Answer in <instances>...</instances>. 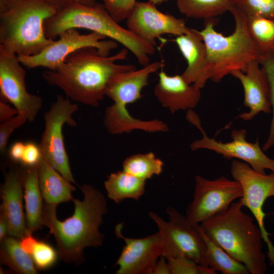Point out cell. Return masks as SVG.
<instances>
[{"label":"cell","mask_w":274,"mask_h":274,"mask_svg":"<svg viewBox=\"0 0 274 274\" xmlns=\"http://www.w3.org/2000/svg\"><path fill=\"white\" fill-rule=\"evenodd\" d=\"M128 51L125 48L106 56L94 47L80 49L55 69L45 71L43 76L50 85L63 90L67 98L96 107L104 98L107 85L115 75L136 69L132 64L116 63L126 58Z\"/></svg>","instance_id":"6da1fadb"},{"label":"cell","mask_w":274,"mask_h":274,"mask_svg":"<svg viewBox=\"0 0 274 274\" xmlns=\"http://www.w3.org/2000/svg\"><path fill=\"white\" fill-rule=\"evenodd\" d=\"M80 188L84 198H74V214L65 220L57 219V205L45 202L43 209V224L55 238L58 257L64 262L76 264L84 260L85 248L102 244L104 235L99 228L108 211L106 198L99 190L88 184Z\"/></svg>","instance_id":"7a4b0ae2"},{"label":"cell","mask_w":274,"mask_h":274,"mask_svg":"<svg viewBox=\"0 0 274 274\" xmlns=\"http://www.w3.org/2000/svg\"><path fill=\"white\" fill-rule=\"evenodd\" d=\"M244 207L239 199L199 225L215 243L244 264L250 273L264 274L267 266L262 233L254 218L244 212Z\"/></svg>","instance_id":"3957f363"},{"label":"cell","mask_w":274,"mask_h":274,"mask_svg":"<svg viewBox=\"0 0 274 274\" xmlns=\"http://www.w3.org/2000/svg\"><path fill=\"white\" fill-rule=\"evenodd\" d=\"M233 17V32L225 36L215 28V19L204 20L199 31L207 49L205 77L214 82L235 71H246L252 61L260 62L262 56L248 30L245 13L235 5L230 12Z\"/></svg>","instance_id":"277c9868"},{"label":"cell","mask_w":274,"mask_h":274,"mask_svg":"<svg viewBox=\"0 0 274 274\" xmlns=\"http://www.w3.org/2000/svg\"><path fill=\"white\" fill-rule=\"evenodd\" d=\"M57 10L40 0H0V48L8 52L31 56L52 43L44 22Z\"/></svg>","instance_id":"5b68a950"},{"label":"cell","mask_w":274,"mask_h":274,"mask_svg":"<svg viewBox=\"0 0 274 274\" xmlns=\"http://www.w3.org/2000/svg\"><path fill=\"white\" fill-rule=\"evenodd\" d=\"M85 28L100 33L121 44L136 57L143 66L150 63V56L156 51L151 44L124 28L112 17L104 5H70L57 10L44 22L46 37L54 40L69 28Z\"/></svg>","instance_id":"8992f818"},{"label":"cell","mask_w":274,"mask_h":274,"mask_svg":"<svg viewBox=\"0 0 274 274\" xmlns=\"http://www.w3.org/2000/svg\"><path fill=\"white\" fill-rule=\"evenodd\" d=\"M78 110L68 98L57 95L48 111L44 114L45 129L39 146L42 156L64 178L76 183L64 147L62 128L64 124L72 127L77 123L73 115Z\"/></svg>","instance_id":"52a82bcc"},{"label":"cell","mask_w":274,"mask_h":274,"mask_svg":"<svg viewBox=\"0 0 274 274\" xmlns=\"http://www.w3.org/2000/svg\"><path fill=\"white\" fill-rule=\"evenodd\" d=\"M169 218L165 221L157 214L149 216L156 223L166 245V259L184 256L201 265L206 264V243L199 225L190 223L185 216L173 207L166 210Z\"/></svg>","instance_id":"ba28073f"},{"label":"cell","mask_w":274,"mask_h":274,"mask_svg":"<svg viewBox=\"0 0 274 274\" xmlns=\"http://www.w3.org/2000/svg\"><path fill=\"white\" fill-rule=\"evenodd\" d=\"M187 120L195 125L201 132V139L190 144L193 151L206 149L221 155L226 159H237L248 164L254 170L266 174V169L274 172V159L268 157L261 149L258 139L255 143L246 140L247 132L244 129H234L231 132L232 141L223 143L209 137L201 125L198 116L192 110L187 111Z\"/></svg>","instance_id":"9c48e42d"},{"label":"cell","mask_w":274,"mask_h":274,"mask_svg":"<svg viewBox=\"0 0 274 274\" xmlns=\"http://www.w3.org/2000/svg\"><path fill=\"white\" fill-rule=\"evenodd\" d=\"M58 37V40L54 41L39 53L31 56L17 55L18 60L28 68L41 66L53 70L62 63L67 56L79 49L94 47L100 55L106 56L118 46L117 42L114 40H103L107 37L100 33L92 31L81 34L75 28L64 30Z\"/></svg>","instance_id":"30bf717a"},{"label":"cell","mask_w":274,"mask_h":274,"mask_svg":"<svg viewBox=\"0 0 274 274\" xmlns=\"http://www.w3.org/2000/svg\"><path fill=\"white\" fill-rule=\"evenodd\" d=\"M243 196L241 184L235 180L220 176L209 180L197 175L193 199L186 211L188 221L195 225L226 210L236 199Z\"/></svg>","instance_id":"8fae6325"},{"label":"cell","mask_w":274,"mask_h":274,"mask_svg":"<svg viewBox=\"0 0 274 274\" xmlns=\"http://www.w3.org/2000/svg\"><path fill=\"white\" fill-rule=\"evenodd\" d=\"M230 173L233 179L242 186L243 196L240 199L244 207L250 210L255 219L267 247L270 265H274V246L265 228L264 221L266 214L263 209L266 200L274 196V172L269 175L261 174L247 163L235 159L231 162Z\"/></svg>","instance_id":"7c38bea8"},{"label":"cell","mask_w":274,"mask_h":274,"mask_svg":"<svg viewBox=\"0 0 274 274\" xmlns=\"http://www.w3.org/2000/svg\"><path fill=\"white\" fill-rule=\"evenodd\" d=\"M15 54L0 48L1 101L11 102L18 114L32 122L42 107L43 100L40 96L27 92L26 71Z\"/></svg>","instance_id":"4fadbf2b"},{"label":"cell","mask_w":274,"mask_h":274,"mask_svg":"<svg viewBox=\"0 0 274 274\" xmlns=\"http://www.w3.org/2000/svg\"><path fill=\"white\" fill-rule=\"evenodd\" d=\"M122 224L115 227L116 235L122 238L125 245L115 265L116 274H153L159 258L166 254L164 239L158 232L143 238H134L123 236Z\"/></svg>","instance_id":"5bb4252c"},{"label":"cell","mask_w":274,"mask_h":274,"mask_svg":"<svg viewBox=\"0 0 274 274\" xmlns=\"http://www.w3.org/2000/svg\"><path fill=\"white\" fill-rule=\"evenodd\" d=\"M126 26L133 34L154 45L156 39L163 35L177 37L188 33L191 29L183 19L159 11L150 1L136 2L126 19Z\"/></svg>","instance_id":"9a60e30c"},{"label":"cell","mask_w":274,"mask_h":274,"mask_svg":"<svg viewBox=\"0 0 274 274\" xmlns=\"http://www.w3.org/2000/svg\"><path fill=\"white\" fill-rule=\"evenodd\" d=\"M230 75L241 83L244 92V105L249 109L238 117L245 121H249L257 114L271 112L269 99V87L264 68L258 60L250 62L245 72L235 71Z\"/></svg>","instance_id":"2e32d148"},{"label":"cell","mask_w":274,"mask_h":274,"mask_svg":"<svg viewBox=\"0 0 274 274\" xmlns=\"http://www.w3.org/2000/svg\"><path fill=\"white\" fill-rule=\"evenodd\" d=\"M22 186L20 167L13 166L5 175L1 188L0 213L8 222V235L19 239L29 233L23 209Z\"/></svg>","instance_id":"e0dca14e"},{"label":"cell","mask_w":274,"mask_h":274,"mask_svg":"<svg viewBox=\"0 0 274 274\" xmlns=\"http://www.w3.org/2000/svg\"><path fill=\"white\" fill-rule=\"evenodd\" d=\"M164 66L162 62L156 61L134 70L119 73L110 80L105 90V95L114 101V104L126 107L142 97V89L149 84L150 75Z\"/></svg>","instance_id":"ac0fdd59"},{"label":"cell","mask_w":274,"mask_h":274,"mask_svg":"<svg viewBox=\"0 0 274 274\" xmlns=\"http://www.w3.org/2000/svg\"><path fill=\"white\" fill-rule=\"evenodd\" d=\"M200 89L187 83L181 75L169 76L161 70L154 92L160 104L174 114L196 107L200 99Z\"/></svg>","instance_id":"d6986e66"},{"label":"cell","mask_w":274,"mask_h":274,"mask_svg":"<svg viewBox=\"0 0 274 274\" xmlns=\"http://www.w3.org/2000/svg\"><path fill=\"white\" fill-rule=\"evenodd\" d=\"M175 41L187 63L181 75L187 83L202 88L207 82V49L199 31L191 28L188 33L176 37Z\"/></svg>","instance_id":"ffe728a7"},{"label":"cell","mask_w":274,"mask_h":274,"mask_svg":"<svg viewBox=\"0 0 274 274\" xmlns=\"http://www.w3.org/2000/svg\"><path fill=\"white\" fill-rule=\"evenodd\" d=\"M38 182L45 202L58 205L73 200L76 188L42 156L37 164Z\"/></svg>","instance_id":"44dd1931"},{"label":"cell","mask_w":274,"mask_h":274,"mask_svg":"<svg viewBox=\"0 0 274 274\" xmlns=\"http://www.w3.org/2000/svg\"><path fill=\"white\" fill-rule=\"evenodd\" d=\"M104 124L107 131L111 134L128 133L136 129L149 132L169 130L167 125L162 121H143L135 119L129 114L126 107H122L115 104L106 108Z\"/></svg>","instance_id":"7402d4cb"},{"label":"cell","mask_w":274,"mask_h":274,"mask_svg":"<svg viewBox=\"0 0 274 274\" xmlns=\"http://www.w3.org/2000/svg\"><path fill=\"white\" fill-rule=\"evenodd\" d=\"M20 167L24 198L25 203L26 222L28 231L32 233L43 226V197L40 189L37 165Z\"/></svg>","instance_id":"603a6c76"},{"label":"cell","mask_w":274,"mask_h":274,"mask_svg":"<svg viewBox=\"0 0 274 274\" xmlns=\"http://www.w3.org/2000/svg\"><path fill=\"white\" fill-rule=\"evenodd\" d=\"M108 197L116 203L139 199L145 192L146 181L122 170L111 173L104 183Z\"/></svg>","instance_id":"cb8c5ba5"},{"label":"cell","mask_w":274,"mask_h":274,"mask_svg":"<svg viewBox=\"0 0 274 274\" xmlns=\"http://www.w3.org/2000/svg\"><path fill=\"white\" fill-rule=\"evenodd\" d=\"M1 262L17 273L36 274L37 268L31 256L21 248L20 239L7 236L1 241Z\"/></svg>","instance_id":"d4e9b609"},{"label":"cell","mask_w":274,"mask_h":274,"mask_svg":"<svg viewBox=\"0 0 274 274\" xmlns=\"http://www.w3.org/2000/svg\"><path fill=\"white\" fill-rule=\"evenodd\" d=\"M176 4L186 17L204 20L230 12L235 5L234 0H176Z\"/></svg>","instance_id":"484cf974"},{"label":"cell","mask_w":274,"mask_h":274,"mask_svg":"<svg viewBox=\"0 0 274 274\" xmlns=\"http://www.w3.org/2000/svg\"><path fill=\"white\" fill-rule=\"evenodd\" d=\"M201 229L207 246L206 259L208 267L223 274L250 273L244 264L231 256Z\"/></svg>","instance_id":"4316f807"},{"label":"cell","mask_w":274,"mask_h":274,"mask_svg":"<svg viewBox=\"0 0 274 274\" xmlns=\"http://www.w3.org/2000/svg\"><path fill=\"white\" fill-rule=\"evenodd\" d=\"M246 18L250 34L262 58L274 57V19L247 16Z\"/></svg>","instance_id":"83f0119b"},{"label":"cell","mask_w":274,"mask_h":274,"mask_svg":"<svg viewBox=\"0 0 274 274\" xmlns=\"http://www.w3.org/2000/svg\"><path fill=\"white\" fill-rule=\"evenodd\" d=\"M163 166V161L153 152L134 154L126 158L122 163L124 171L144 181L160 175Z\"/></svg>","instance_id":"f1b7e54d"},{"label":"cell","mask_w":274,"mask_h":274,"mask_svg":"<svg viewBox=\"0 0 274 274\" xmlns=\"http://www.w3.org/2000/svg\"><path fill=\"white\" fill-rule=\"evenodd\" d=\"M234 4L247 16L274 19V0H234Z\"/></svg>","instance_id":"f546056e"},{"label":"cell","mask_w":274,"mask_h":274,"mask_svg":"<svg viewBox=\"0 0 274 274\" xmlns=\"http://www.w3.org/2000/svg\"><path fill=\"white\" fill-rule=\"evenodd\" d=\"M170 274H216L210 267L199 264L194 260L184 256L166 259Z\"/></svg>","instance_id":"4dcf8cb0"},{"label":"cell","mask_w":274,"mask_h":274,"mask_svg":"<svg viewBox=\"0 0 274 274\" xmlns=\"http://www.w3.org/2000/svg\"><path fill=\"white\" fill-rule=\"evenodd\" d=\"M260 63L264 68L268 78L269 99L272 113L269 134L262 147L263 150L266 151L274 147V57H264Z\"/></svg>","instance_id":"1f68e13d"},{"label":"cell","mask_w":274,"mask_h":274,"mask_svg":"<svg viewBox=\"0 0 274 274\" xmlns=\"http://www.w3.org/2000/svg\"><path fill=\"white\" fill-rule=\"evenodd\" d=\"M31 255L36 267L39 269L51 267L55 263L58 256L57 251L49 244L39 241Z\"/></svg>","instance_id":"d6a6232c"},{"label":"cell","mask_w":274,"mask_h":274,"mask_svg":"<svg viewBox=\"0 0 274 274\" xmlns=\"http://www.w3.org/2000/svg\"><path fill=\"white\" fill-rule=\"evenodd\" d=\"M106 9L117 22L126 20L132 13L136 0H102Z\"/></svg>","instance_id":"836d02e7"},{"label":"cell","mask_w":274,"mask_h":274,"mask_svg":"<svg viewBox=\"0 0 274 274\" xmlns=\"http://www.w3.org/2000/svg\"><path fill=\"white\" fill-rule=\"evenodd\" d=\"M27 121L23 116H17L2 122L0 125V152L3 154L6 152L8 140L16 129L23 125Z\"/></svg>","instance_id":"e575fe53"},{"label":"cell","mask_w":274,"mask_h":274,"mask_svg":"<svg viewBox=\"0 0 274 274\" xmlns=\"http://www.w3.org/2000/svg\"><path fill=\"white\" fill-rule=\"evenodd\" d=\"M42 157L39 145L32 142L25 145V149L21 164L24 166L36 165Z\"/></svg>","instance_id":"d590c367"},{"label":"cell","mask_w":274,"mask_h":274,"mask_svg":"<svg viewBox=\"0 0 274 274\" xmlns=\"http://www.w3.org/2000/svg\"><path fill=\"white\" fill-rule=\"evenodd\" d=\"M53 7L57 10L62 9L70 5L78 4L88 6H94L97 2L96 0H40Z\"/></svg>","instance_id":"8d00e7d4"},{"label":"cell","mask_w":274,"mask_h":274,"mask_svg":"<svg viewBox=\"0 0 274 274\" xmlns=\"http://www.w3.org/2000/svg\"><path fill=\"white\" fill-rule=\"evenodd\" d=\"M25 145L22 142H17L10 148L8 155L10 159L14 163H21L25 149Z\"/></svg>","instance_id":"74e56055"},{"label":"cell","mask_w":274,"mask_h":274,"mask_svg":"<svg viewBox=\"0 0 274 274\" xmlns=\"http://www.w3.org/2000/svg\"><path fill=\"white\" fill-rule=\"evenodd\" d=\"M31 234V233H28L20 239V244L21 248L30 255L33 252L38 242Z\"/></svg>","instance_id":"f35d334b"},{"label":"cell","mask_w":274,"mask_h":274,"mask_svg":"<svg viewBox=\"0 0 274 274\" xmlns=\"http://www.w3.org/2000/svg\"><path fill=\"white\" fill-rule=\"evenodd\" d=\"M18 111L15 108H12L6 102L0 101V121L5 122L13 118Z\"/></svg>","instance_id":"ab89813d"},{"label":"cell","mask_w":274,"mask_h":274,"mask_svg":"<svg viewBox=\"0 0 274 274\" xmlns=\"http://www.w3.org/2000/svg\"><path fill=\"white\" fill-rule=\"evenodd\" d=\"M165 257L161 256L156 262L153 274H170L169 268Z\"/></svg>","instance_id":"60d3db41"},{"label":"cell","mask_w":274,"mask_h":274,"mask_svg":"<svg viewBox=\"0 0 274 274\" xmlns=\"http://www.w3.org/2000/svg\"><path fill=\"white\" fill-rule=\"evenodd\" d=\"M9 232L8 222L4 216L0 213V241L7 236Z\"/></svg>","instance_id":"b9f144b4"},{"label":"cell","mask_w":274,"mask_h":274,"mask_svg":"<svg viewBox=\"0 0 274 274\" xmlns=\"http://www.w3.org/2000/svg\"><path fill=\"white\" fill-rule=\"evenodd\" d=\"M156 5H160L164 2H166L168 0H149Z\"/></svg>","instance_id":"7bdbcfd3"}]
</instances>
